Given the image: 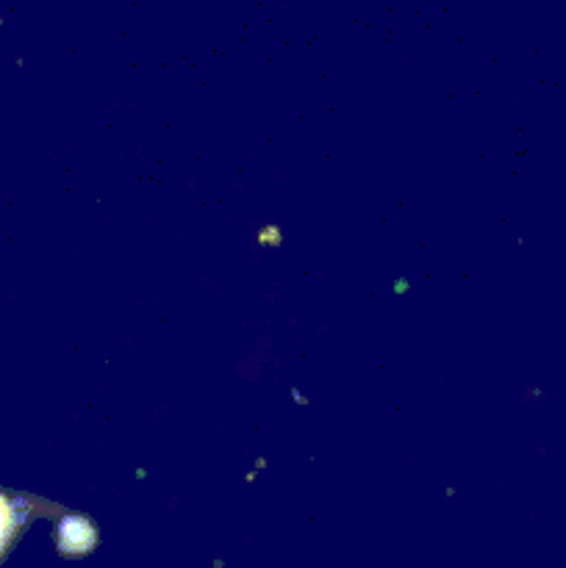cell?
<instances>
[{"mask_svg":"<svg viewBox=\"0 0 566 568\" xmlns=\"http://www.w3.org/2000/svg\"><path fill=\"white\" fill-rule=\"evenodd\" d=\"M14 530H17V514L14 508H11L9 499L0 494V558H3V552L9 549L11 538H14Z\"/></svg>","mask_w":566,"mask_h":568,"instance_id":"cell-1","label":"cell"}]
</instances>
